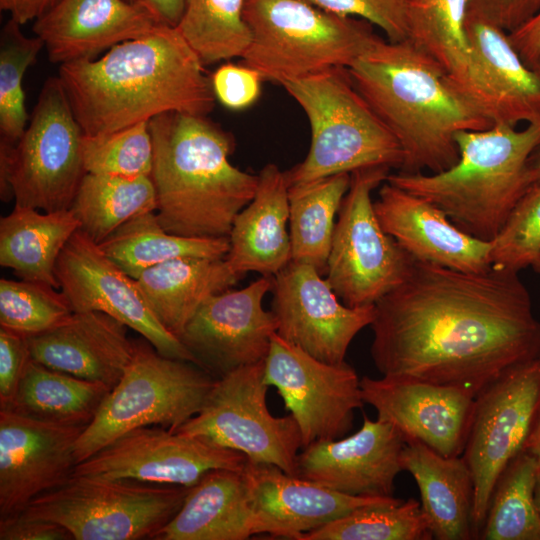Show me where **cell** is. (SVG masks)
<instances>
[{
	"label": "cell",
	"instance_id": "obj_1",
	"mask_svg": "<svg viewBox=\"0 0 540 540\" xmlns=\"http://www.w3.org/2000/svg\"><path fill=\"white\" fill-rule=\"evenodd\" d=\"M371 357L383 376L476 396L540 355V323L518 273L463 272L416 261L374 304Z\"/></svg>",
	"mask_w": 540,
	"mask_h": 540
},
{
	"label": "cell",
	"instance_id": "obj_2",
	"mask_svg": "<svg viewBox=\"0 0 540 540\" xmlns=\"http://www.w3.org/2000/svg\"><path fill=\"white\" fill-rule=\"evenodd\" d=\"M176 27L159 25L98 59L61 64L58 77L83 133L109 134L168 112L207 116L211 77Z\"/></svg>",
	"mask_w": 540,
	"mask_h": 540
},
{
	"label": "cell",
	"instance_id": "obj_3",
	"mask_svg": "<svg viewBox=\"0 0 540 540\" xmlns=\"http://www.w3.org/2000/svg\"><path fill=\"white\" fill-rule=\"evenodd\" d=\"M346 69L400 144L404 161L398 171H444L459 158L458 132L493 125L443 68L407 39L381 38Z\"/></svg>",
	"mask_w": 540,
	"mask_h": 540
},
{
	"label": "cell",
	"instance_id": "obj_4",
	"mask_svg": "<svg viewBox=\"0 0 540 540\" xmlns=\"http://www.w3.org/2000/svg\"><path fill=\"white\" fill-rule=\"evenodd\" d=\"M153 142L156 216L170 233L228 237L254 198L259 177L229 160L232 135L206 116L168 112L148 121Z\"/></svg>",
	"mask_w": 540,
	"mask_h": 540
},
{
	"label": "cell",
	"instance_id": "obj_5",
	"mask_svg": "<svg viewBox=\"0 0 540 540\" xmlns=\"http://www.w3.org/2000/svg\"><path fill=\"white\" fill-rule=\"evenodd\" d=\"M457 162L438 173H389L386 181L441 208L466 233L491 241L532 185L529 158L540 143V120L519 129L493 124L455 135Z\"/></svg>",
	"mask_w": 540,
	"mask_h": 540
},
{
	"label": "cell",
	"instance_id": "obj_6",
	"mask_svg": "<svg viewBox=\"0 0 540 540\" xmlns=\"http://www.w3.org/2000/svg\"><path fill=\"white\" fill-rule=\"evenodd\" d=\"M306 114L311 144L285 172L289 187L370 167L400 170L397 139L355 88L346 68H331L282 85Z\"/></svg>",
	"mask_w": 540,
	"mask_h": 540
},
{
	"label": "cell",
	"instance_id": "obj_7",
	"mask_svg": "<svg viewBox=\"0 0 540 540\" xmlns=\"http://www.w3.org/2000/svg\"><path fill=\"white\" fill-rule=\"evenodd\" d=\"M251 42L242 64L279 85L331 68H348L381 39L372 24L305 0H245Z\"/></svg>",
	"mask_w": 540,
	"mask_h": 540
},
{
	"label": "cell",
	"instance_id": "obj_8",
	"mask_svg": "<svg viewBox=\"0 0 540 540\" xmlns=\"http://www.w3.org/2000/svg\"><path fill=\"white\" fill-rule=\"evenodd\" d=\"M83 136L61 80L49 77L19 140H0L1 199L44 212L70 209L86 174Z\"/></svg>",
	"mask_w": 540,
	"mask_h": 540
},
{
	"label": "cell",
	"instance_id": "obj_9",
	"mask_svg": "<svg viewBox=\"0 0 540 540\" xmlns=\"http://www.w3.org/2000/svg\"><path fill=\"white\" fill-rule=\"evenodd\" d=\"M215 380L192 362L160 354L146 340L135 342L122 377L76 442V464L136 428L177 430L200 411Z\"/></svg>",
	"mask_w": 540,
	"mask_h": 540
},
{
	"label": "cell",
	"instance_id": "obj_10",
	"mask_svg": "<svg viewBox=\"0 0 540 540\" xmlns=\"http://www.w3.org/2000/svg\"><path fill=\"white\" fill-rule=\"evenodd\" d=\"M189 488L72 474L19 514L57 523L75 540L153 539L180 510Z\"/></svg>",
	"mask_w": 540,
	"mask_h": 540
},
{
	"label": "cell",
	"instance_id": "obj_11",
	"mask_svg": "<svg viewBox=\"0 0 540 540\" xmlns=\"http://www.w3.org/2000/svg\"><path fill=\"white\" fill-rule=\"evenodd\" d=\"M390 170L370 167L352 172L338 212L326 280L349 307L374 305L407 279L416 262L383 230L374 210L372 192Z\"/></svg>",
	"mask_w": 540,
	"mask_h": 540
},
{
	"label": "cell",
	"instance_id": "obj_12",
	"mask_svg": "<svg viewBox=\"0 0 540 540\" xmlns=\"http://www.w3.org/2000/svg\"><path fill=\"white\" fill-rule=\"evenodd\" d=\"M264 361L233 370L215 380L200 411L173 432L197 436L238 451L253 463L295 473L302 449L294 417L273 416L266 403Z\"/></svg>",
	"mask_w": 540,
	"mask_h": 540
},
{
	"label": "cell",
	"instance_id": "obj_13",
	"mask_svg": "<svg viewBox=\"0 0 540 540\" xmlns=\"http://www.w3.org/2000/svg\"><path fill=\"white\" fill-rule=\"evenodd\" d=\"M539 408V357L508 370L475 396L462 456L473 478L476 538L492 490L507 465L523 452Z\"/></svg>",
	"mask_w": 540,
	"mask_h": 540
},
{
	"label": "cell",
	"instance_id": "obj_14",
	"mask_svg": "<svg viewBox=\"0 0 540 540\" xmlns=\"http://www.w3.org/2000/svg\"><path fill=\"white\" fill-rule=\"evenodd\" d=\"M264 379L277 389L297 422L302 448L344 437L352 428L354 411L364 404L361 379L352 366L321 361L277 333L264 361Z\"/></svg>",
	"mask_w": 540,
	"mask_h": 540
},
{
	"label": "cell",
	"instance_id": "obj_15",
	"mask_svg": "<svg viewBox=\"0 0 540 540\" xmlns=\"http://www.w3.org/2000/svg\"><path fill=\"white\" fill-rule=\"evenodd\" d=\"M247 461L242 453L206 439L147 426L76 464L73 475L191 487L211 470H243Z\"/></svg>",
	"mask_w": 540,
	"mask_h": 540
},
{
	"label": "cell",
	"instance_id": "obj_16",
	"mask_svg": "<svg viewBox=\"0 0 540 540\" xmlns=\"http://www.w3.org/2000/svg\"><path fill=\"white\" fill-rule=\"evenodd\" d=\"M56 277L59 290L73 312H103L139 333L160 354L195 364L179 338L154 316L136 280L81 230L74 233L63 249Z\"/></svg>",
	"mask_w": 540,
	"mask_h": 540
},
{
	"label": "cell",
	"instance_id": "obj_17",
	"mask_svg": "<svg viewBox=\"0 0 540 540\" xmlns=\"http://www.w3.org/2000/svg\"><path fill=\"white\" fill-rule=\"evenodd\" d=\"M272 309L287 342L327 363L344 362L354 337L374 318V305L349 307L318 270L291 261L273 276Z\"/></svg>",
	"mask_w": 540,
	"mask_h": 540
},
{
	"label": "cell",
	"instance_id": "obj_18",
	"mask_svg": "<svg viewBox=\"0 0 540 540\" xmlns=\"http://www.w3.org/2000/svg\"><path fill=\"white\" fill-rule=\"evenodd\" d=\"M273 277L211 296L186 325L179 340L195 364L218 379L238 368L265 361L277 324L263 307Z\"/></svg>",
	"mask_w": 540,
	"mask_h": 540
},
{
	"label": "cell",
	"instance_id": "obj_19",
	"mask_svg": "<svg viewBox=\"0 0 540 540\" xmlns=\"http://www.w3.org/2000/svg\"><path fill=\"white\" fill-rule=\"evenodd\" d=\"M85 428L0 410V519L21 513L35 498L71 478L75 445Z\"/></svg>",
	"mask_w": 540,
	"mask_h": 540
},
{
	"label": "cell",
	"instance_id": "obj_20",
	"mask_svg": "<svg viewBox=\"0 0 540 540\" xmlns=\"http://www.w3.org/2000/svg\"><path fill=\"white\" fill-rule=\"evenodd\" d=\"M364 403L405 442L417 441L447 456L463 454L475 396L451 386L382 376L360 380Z\"/></svg>",
	"mask_w": 540,
	"mask_h": 540
},
{
	"label": "cell",
	"instance_id": "obj_21",
	"mask_svg": "<svg viewBox=\"0 0 540 540\" xmlns=\"http://www.w3.org/2000/svg\"><path fill=\"white\" fill-rule=\"evenodd\" d=\"M403 436L388 422L363 415L361 428L348 437L316 441L302 448L294 475L353 496H394L403 471Z\"/></svg>",
	"mask_w": 540,
	"mask_h": 540
},
{
	"label": "cell",
	"instance_id": "obj_22",
	"mask_svg": "<svg viewBox=\"0 0 540 540\" xmlns=\"http://www.w3.org/2000/svg\"><path fill=\"white\" fill-rule=\"evenodd\" d=\"M243 474L260 533L299 540L327 523L367 506L401 499L341 493L288 474L271 464L247 461Z\"/></svg>",
	"mask_w": 540,
	"mask_h": 540
},
{
	"label": "cell",
	"instance_id": "obj_23",
	"mask_svg": "<svg viewBox=\"0 0 540 540\" xmlns=\"http://www.w3.org/2000/svg\"><path fill=\"white\" fill-rule=\"evenodd\" d=\"M466 33L473 99L493 124L518 127L540 120V77L512 45L509 33L468 7Z\"/></svg>",
	"mask_w": 540,
	"mask_h": 540
},
{
	"label": "cell",
	"instance_id": "obj_24",
	"mask_svg": "<svg viewBox=\"0 0 540 540\" xmlns=\"http://www.w3.org/2000/svg\"><path fill=\"white\" fill-rule=\"evenodd\" d=\"M374 210L383 230L416 261L463 272L491 268L490 242L461 230L422 197L385 181Z\"/></svg>",
	"mask_w": 540,
	"mask_h": 540
},
{
	"label": "cell",
	"instance_id": "obj_25",
	"mask_svg": "<svg viewBox=\"0 0 540 540\" xmlns=\"http://www.w3.org/2000/svg\"><path fill=\"white\" fill-rule=\"evenodd\" d=\"M128 327L99 311L73 312L56 327L28 337L33 361L112 389L135 350Z\"/></svg>",
	"mask_w": 540,
	"mask_h": 540
},
{
	"label": "cell",
	"instance_id": "obj_26",
	"mask_svg": "<svg viewBox=\"0 0 540 540\" xmlns=\"http://www.w3.org/2000/svg\"><path fill=\"white\" fill-rule=\"evenodd\" d=\"M159 24L125 0H59L34 21L33 33L52 63L94 59L121 42L141 37Z\"/></svg>",
	"mask_w": 540,
	"mask_h": 540
},
{
	"label": "cell",
	"instance_id": "obj_27",
	"mask_svg": "<svg viewBox=\"0 0 540 540\" xmlns=\"http://www.w3.org/2000/svg\"><path fill=\"white\" fill-rule=\"evenodd\" d=\"M258 177L254 198L233 222L225 259L242 276L256 272L273 277L291 262L289 186L285 172L273 163Z\"/></svg>",
	"mask_w": 540,
	"mask_h": 540
},
{
	"label": "cell",
	"instance_id": "obj_28",
	"mask_svg": "<svg viewBox=\"0 0 540 540\" xmlns=\"http://www.w3.org/2000/svg\"><path fill=\"white\" fill-rule=\"evenodd\" d=\"M261 534L243 470L214 469L189 488L155 540H244Z\"/></svg>",
	"mask_w": 540,
	"mask_h": 540
},
{
	"label": "cell",
	"instance_id": "obj_29",
	"mask_svg": "<svg viewBox=\"0 0 540 540\" xmlns=\"http://www.w3.org/2000/svg\"><path fill=\"white\" fill-rule=\"evenodd\" d=\"M403 471L414 478L421 510L433 539H475L474 484L463 456H444L423 443L405 442Z\"/></svg>",
	"mask_w": 540,
	"mask_h": 540
},
{
	"label": "cell",
	"instance_id": "obj_30",
	"mask_svg": "<svg viewBox=\"0 0 540 540\" xmlns=\"http://www.w3.org/2000/svg\"><path fill=\"white\" fill-rule=\"evenodd\" d=\"M242 277L225 258L185 257L146 269L135 280L157 320L179 338L211 296L231 289Z\"/></svg>",
	"mask_w": 540,
	"mask_h": 540
},
{
	"label": "cell",
	"instance_id": "obj_31",
	"mask_svg": "<svg viewBox=\"0 0 540 540\" xmlns=\"http://www.w3.org/2000/svg\"><path fill=\"white\" fill-rule=\"evenodd\" d=\"M79 229L80 223L70 209L40 213L15 205L0 219V264L20 279L59 289L57 262Z\"/></svg>",
	"mask_w": 540,
	"mask_h": 540
},
{
	"label": "cell",
	"instance_id": "obj_32",
	"mask_svg": "<svg viewBox=\"0 0 540 540\" xmlns=\"http://www.w3.org/2000/svg\"><path fill=\"white\" fill-rule=\"evenodd\" d=\"M110 390L31 360L7 411L44 423L87 427Z\"/></svg>",
	"mask_w": 540,
	"mask_h": 540
},
{
	"label": "cell",
	"instance_id": "obj_33",
	"mask_svg": "<svg viewBox=\"0 0 540 540\" xmlns=\"http://www.w3.org/2000/svg\"><path fill=\"white\" fill-rule=\"evenodd\" d=\"M103 252L130 277L156 265L185 257L225 258L229 238H194L165 230L155 212L138 215L99 244Z\"/></svg>",
	"mask_w": 540,
	"mask_h": 540
},
{
	"label": "cell",
	"instance_id": "obj_34",
	"mask_svg": "<svg viewBox=\"0 0 540 540\" xmlns=\"http://www.w3.org/2000/svg\"><path fill=\"white\" fill-rule=\"evenodd\" d=\"M406 4L407 40L435 60L475 103L466 33L469 0H406Z\"/></svg>",
	"mask_w": 540,
	"mask_h": 540
},
{
	"label": "cell",
	"instance_id": "obj_35",
	"mask_svg": "<svg viewBox=\"0 0 540 540\" xmlns=\"http://www.w3.org/2000/svg\"><path fill=\"white\" fill-rule=\"evenodd\" d=\"M350 180V173H339L289 187L291 261L310 264L326 274L335 217Z\"/></svg>",
	"mask_w": 540,
	"mask_h": 540
},
{
	"label": "cell",
	"instance_id": "obj_36",
	"mask_svg": "<svg viewBox=\"0 0 540 540\" xmlns=\"http://www.w3.org/2000/svg\"><path fill=\"white\" fill-rule=\"evenodd\" d=\"M156 209L150 176L94 173L84 175L70 208L80 223L79 230L97 244L132 218Z\"/></svg>",
	"mask_w": 540,
	"mask_h": 540
},
{
	"label": "cell",
	"instance_id": "obj_37",
	"mask_svg": "<svg viewBox=\"0 0 540 540\" xmlns=\"http://www.w3.org/2000/svg\"><path fill=\"white\" fill-rule=\"evenodd\" d=\"M538 466L521 452L499 476L479 533L483 540H540V513L534 499Z\"/></svg>",
	"mask_w": 540,
	"mask_h": 540
},
{
	"label": "cell",
	"instance_id": "obj_38",
	"mask_svg": "<svg viewBox=\"0 0 540 540\" xmlns=\"http://www.w3.org/2000/svg\"><path fill=\"white\" fill-rule=\"evenodd\" d=\"M245 0H186L176 26L204 65L241 58L251 42Z\"/></svg>",
	"mask_w": 540,
	"mask_h": 540
},
{
	"label": "cell",
	"instance_id": "obj_39",
	"mask_svg": "<svg viewBox=\"0 0 540 540\" xmlns=\"http://www.w3.org/2000/svg\"><path fill=\"white\" fill-rule=\"evenodd\" d=\"M420 502L410 498L359 508L299 540H430Z\"/></svg>",
	"mask_w": 540,
	"mask_h": 540
},
{
	"label": "cell",
	"instance_id": "obj_40",
	"mask_svg": "<svg viewBox=\"0 0 540 540\" xmlns=\"http://www.w3.org/2000/svg\"><path fill=\"white\" fill-rule=\"evenodd\" d=\"M44 48L36 35L26 36L10 18L0 33V140L16 143L29 122L23 78Z\"/></svg>",
	"mask_w": 540,
	"mask_h": 540
},
{
	"label": "cell",
	"instance_id": "obj_41",
	"mask_svg": "<svg viewBox=\"0 0 540 540\" xmlns=\"http://www.w3.org/2000/svg\"><path fill=\"white\" fill-rule=\"evenodd\" d=\"M73 313L66 296L51 285L0 280V326L27 337L46 332Z\"/></svg>",
	"mask_w": 540,
	"mask_h": 540
},
{
	"label": "cell",
	"instance_id": "obj_42",
	"mask_svg": "<svg viewBox=\"0 0 540 540\" xmlns=\"http://www.w3.org/2000/svg\"><path fill=\"white\" fill-rule=\"evenodd\" d=\"M82 157L86 173L124 177L150 176L153 142L148 122L105 135L83 136Z\"/></svg>",
	"mask_w": 540,
	"mask_h": 540
},
{
	"label": "cell",
	"instance_id": "obj_43",
	"mask_svg": "<svg viewBox=\"0 0 540 540\" xmlns=\"http://www.w3.org/2000/svg\"><path fill=\"white\" fill-rule=\"evenodd\" d=\"M491 267L518 273L540 254V183L528 187L490 241Z\"/></svg>",
	"mask_w": 540,
	"mask_h": 540
},
{
	"label": "cell",
	"instance_id": "obj_44",
	"mask_svg": "<svg viewBox=\"0 0 540 540\" xmlns=\"http://www.w3.org/2000/svg\"><path fill=\"white\" fill-rule=\"evenodd\" d=\"M328 12L359 17L379 27L390 42L408 38L406 0H305Z\"/></svg>",
	"mask_w": 540,
	"mask_h": 540
},
{
	"label": "cell",
	"instance_id": "obj_45",
	"mask_svg": "<svg viewBox=\"0 0 540 540\" xmlns=\"http://www.w3.org/2000/svg\"><path fill=\"white\" fill-rule=\"evenodd\" d=\"M262 81L256 70L229 62L217 68L211 76L215 98L231 110L252 106L261 95Z\"/></svg>",
	"mask_w": 540,
	"mask_h": 540
},
{
	"label": "cell",
	"instance_id": "obj_46",
	"mask_svg": "<svg viewBox=\"0 0 540 540\" xmlns=\"http://www.w3.org/2000/svg\"><path fill=\"white\" fill-rule=\"evenodd\" d=\"M32 360L28 337L0 326V410H8Z\"/></svg>",
	"mask_w": 540,
	"mask_h": 540
},
{
	"label": "cell",
	"instance_id": "obj_47",
	"mask_svg": "<svg viewBox=\"0 0 540 540\" xmlns=\"http://www.w3.org/2000/svg\"><path fill=\"white\" fill-rule=\"evenodd\" d=\"M469 8L511 33L540 9V0H469Z\"/></svg>",
	"mask_w": 540,
	"mask_h": 540
},
{
	"label": "cell",
	"instance_id": "obj_48",
	"mask_svg": "<svg viewBox=\"0 0 540 540\" xmlns=\"http://www.w3.org/2000/svg\"><path fill=\"white\" fill-rule=\"evenodd\" d=\"M70 540L63 526L21 514L0 519V540Z\"/></svg>",
	"mask_w": 540,
	"mask_h": 540
},
{
	"label": "cell",
	"instance_id": "obj_49",
	"mask_svg": "<svg viewBox=\"0 0 540 540\" xmlns=\"http://www.w3.org/2000/svg\"><path fill=\"white\" fill-rule=\"evenodd\" d=\"M509 38L523 61L532 68L540 56V9L528 21L509 33Z\"/></svg>",
	"mask_w": 540,
	"mask_h": 540
},
{
	"label": "cell",
	"instance_id": "obj_50",
	"mask_svg": "<svg viewBox=\"0 0 540 540\" xmlns=\"http://www.w3.org/2000/svg\"><path fill=\"white\" fill-rule=\"evenodd\" d=\"M147 11L161 25L176 27L182 17L186 0H125Z\"/></svg>",
	"mask_w": 540,
	"mask_h": 540
},
{
	"label": "cell",
	"instance_id": "obj_51",
	"mask_svg": "<svg viewBox=\"0 0 540 540\" xmlns=\"http://www.w3.org/2000/svg\"><path fill=\"white\" fill-rule=\"evenodd\" d=\"M59 0H0V9L21 25L38 19Z\"/></svg>",
	"mask_w": 540,
	"mask_h": 540
},
{
	"label": "cell",
	"instance_id": "obj_52",
	"mask_svg": "<svg viewBox=\"0 0 540 540\" xmlns=\"http://www.w3.org/2000/svg\"><path fill=\"white\" fill-rule=\"evenodd\" d=\"M523 451L533 457L540 468V408L532 423Z\"/></svg>",
	"mask_w": 540,
	"mask_h": 540
},
{
	"label": "cell",
	"instance_id": "obj_53",
	"mask_svg": "<svg viewBox=\"0 0 540 540\" xmlns=\"http://www.w3.org/2000/svg\"><path fill=\"white\" fill-rule=\"evenodd\" d=\"M528 168L531 183H540V143L529 158Z\"/></svg>",
	"mask_w": 540,
	"mask_h": 540
},
{
	"label": "cell",
	"instance_id": "obj_54",
	"mask_svg": "<svg viewBox=\"0 0 540 540\" xmlns=\"http://www.w3.org/2000/svg\"><path fill=\"white\" fill-rule=\"evenodd\" d=\"M534 499L536 507L540 513V468L537 471L535 487H534Z\"/></svg>",
	"mask_w": 540,
	"mask_h": 540
},
{
	"label": "cell",
	"instance_id": "obj_55",
	"mask_svg": "<svg viewBox=\"0 0 540 540\" xmlns=\"http://www.w3.org/2000/svg\"><path fill=\"white\" fill-rule=\"evenodd\" d=\"M533 267V269L540 274V254L539 256L536 258V260L533 262V264L531 265Z\"/></svg>",
	"mask_w": 540,
	"mask_h": 540
},
{
	"label": "cell",
	"instance_id": "obj_56",
	"mask_svg": "<svg viewBox=\"0 0 540 540\" xmlns=\"http://www.w3.org/2000/svg\"><path fill=\"white\" fill-rule=\"evenodd\" d=\"M532 68L536 71V73L540 77V56L537 58L536 62L532 66Z\"/></svg>",
	"mask_w": 540,
	"mask_h": 540
},
{
	"label": "cell",
	"instance_id": "obj_57",
	"mask_svg": "<svg viewBox=\"0 0 540 540\" xmlns=\"http://www.w3.org/2000/svg\"><path fill=\"white\" fill-rule=\"evenodd\" d=\"M539 360H540V355H539Z\"/></svg>",
	"mask_w": 540,
	"mask_h": 540
}]
</instances>
